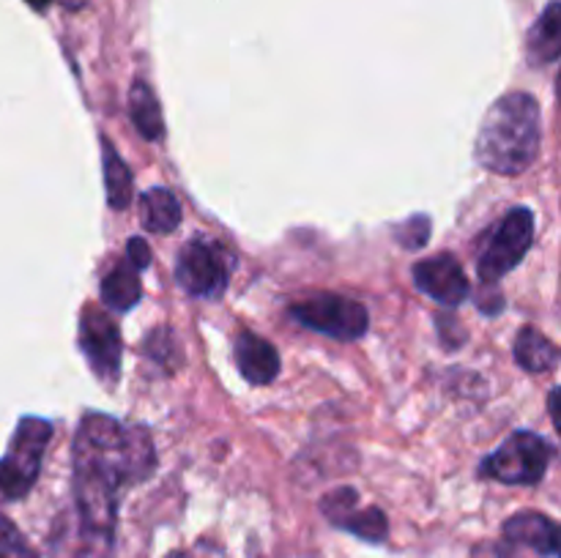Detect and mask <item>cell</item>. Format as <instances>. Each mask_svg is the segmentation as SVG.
Wrapping results in <instances>:
<instances>
[{"instance_id": "obj_8", "label": "cell", "mask_w": 561, "mask_h": 558, "mask_svg": "<svg viewBox=\"0 0 561 558\" xmlns=\"http://www.w3.org/2000/svg\"><path fill=\"white\" fill-rule=\"evenodd\" d=\"M80 348L99 377H115L121 367V334L107 315L88 306L80 321Z\"/></svg>"}, {"instance_id": "obj_19", "label": "cell", "mask_w": 561, "mask_h": 558, "mask_svg": "<svg viewBox=\"0 0 561 558\" xmlns=\"http://www.w3.org/2000/svg\"><path fill=\"white\" fill-rule=\"evenodd\" d=\"M0 558H38L22 531L0 514Z\"/></svg>"}, {"instance_id": "obj_4", "label": "cell", "mask_w": 561, "mask_h": 558, "mask_svg": "<svg viewBox=\"0 0 561 558\" xmlns=\"http://www.w3.org/2000/svg\"><path fill=\"white\" fill-rule=\"evenodd\" d=\"M553 446L537 432H513L502 446L482 463V474L504 485H537L546 476Z\"/></svg>"}, {"instance_id": "obj_5", "label": "cell", "mask_w": 561, "mask_h": 558, "mask_svg": "<svg viewBox=\"0 0 561 558\" xmlns=\"http://www.w3.org/2000/svg\"><path fill=\"white\" fill-rule=\"evenodd\" d=\"M535 241V217L529 208H513L507 217L499 222L488 239L485 249L480 257V279L485 284L499 282L504 274L513 271L529 252Z\"/></svg>"}, {"instance_id": "obj_7", "label": "cell", "mask_w": 561, "mask_h": 558, "mask_svg": "<svg viewBox=\"0 0 561 558\" xmlns=\"http://www.w3.org/2000/svg\"><path fill=\"white\" fill-rule=\"evenodd\" d=\"M230 266H233V260H230V255L222 246L206 239H195L179 252L175 279H179V284L186 293L203 295V299H217L228 288Z\"/></svg>"}, {"instance_id": "obj_10", "label": "cell", "mask_w": 561, "mask_h": 558, "mask_svg": "<svg viewBox=\"0 0 561 558\" xmlns=\"http://www.w3.org/2000/svg\"><path fill=\"white\" fill-rule=\"evenodd\" d=\"M321 507H323V514H327L334 525L351 531V534H356L359 539H367V542L387 539L389 534L387 514L376 507L356 509V490H351V487L329 492V496L323 498Z\"/></svg>"}, {"instance_id": "obj_6", "label": "cell", "mask_w": 561, "mask_h": 558, "mask_svg": "<svg viewBox=\"0 0 561 558\" xmlns=\"http://www.w3.org/2000/svg\"><path fill=\"white\" fill-rule=\"evenodd\" d=\"M290 315L301 326L321 332L334 339H359L367 334V310L354 299H345L337 293H321L312 299L296 301L290 306Z\"/></svg>"}, {"instance_id": "obj_1", "label": "cell", "mask_w": 561, "mask_h": 558, "mask_svg": "<svg viewBox=\"0 0 561 558\" xmlns=\"http://www.w3.org/2000/svg\"><path fill=\"white\" fill-rule=\"evenodd\" d=\"M157 468L153 441L142 427H124L104 414H85L75 438V498L93 534L110 536L118 492Z\"/></svg>"}, {"instance_id": "obj_22", "label": "cell", "mask_w": 561, "mask_h": 558, "mask_svg": "<svg viewBox=\"0 0 561 558\" xmlns=\"http://www.w3.org/2000/svg\"><path fill=\"white\" fill-rule=\"evenodd\" d=\"M27 3H31L33 9H44V5H47L49 0H27Z\"/></svg>"}, {"instance_id": "obj_21", "label": "cell", "mask_w": 561, "mask_h": 558, "mask_svg": "<svg viewBox=\"0 0 561 558\" xmlns=\"http://www.w3.org/2000/svg\"><path fill=\"white\" fill-rule=\"evenodd\" d=\"M126 263L135 266L137 271L151 266V246L146 244V239H131L129 244H126Z\"/></svg>"}, {"instance_id": "obj_11", "label": "cell", "mask_w": 561, "mask_h": 558, "mask_svg": "<svg viewBox=\"0 0 561 558\" xmlns=\"http://www.w3.org/2000/svg\"><path fill=\"white\" fill-rule=\"evenodd\" d=\"M233 356L244 381L255 386H266L279 375V353L261 334L241 332L233 342Z\"/></svg>"}, {"instance_id": "obj_16", "label": "cell", "mask_w": 561, "mask_h": 558, "mask_svg": "<svg viewBox=\"0 0 561 558\" xmlns=\"http://www.w3.org/2000/svg\"><path fill=\"white\" fill-rule=\"evenodd\" d=\"M142 288L137 279V268L129 263H118L113 271L104 274L102 279V299L110 310L126 312L140 301Z\"/></svg>"}, {"instance_id": "obj_13", "label": "cell", "mask_w": 561, "mask_h": 558, "mask_svg": "<svg viewBox=\"0 0 561 558\" xmlns=\"http://www.w3.org/2000/svg\"><path fill=\"white\" fill-rule=\"evenodd\" d=\"M559 3L551 0L542 11L540 20L535 22L529 33V60L535 66H548L559 58L561 53V16Z\"/></svg>"}, {"instance_id": "obj_20", "label": "cell", "mask_w": 561, "mask_h": 558, "mask_svg": "<svg viewBox=\"0 0 561 558\" xmlns=\"http://www.w3.org/2000/svg\"><path fill=\"white\" fill-rule=\"evenodd\" d=\"M427 235H431V219L427 217H414L398 228V241L405 249H422Z\"/></svg>"}, {"instance_id": "obj_18", "label": "cell", "mask_w": 561, "mask_h": 558, "mask_svg": "<svg viewBox=\"0 0 561 558\" xmlns=\"http://www.w3.org/2000/svg\"><path fill=\"white\" fill-rule=\"evenodd\" d=\"M104 146V189H107V202L110 208L121 211L131 202L135 195V181H131L129 167H126L124 159L115 153V148L107 140H102Z\"/></svg>"}, {"instance_id": "obj_23", "label": "cell", "mask_w": 561, "mask_h": 558, "mask_svg": "<svg viewBox=\"0 0 561 558\" xmlns=\"http://www.w3.org/2000/svg\"><path fill=\"white\" fill-rule=\"evenodd\" d=\"M168 558H186L184 553H173V556H168Z\"/></svg>"}, {"instance_id": "obj_12", "label": "cell", "mask_w": 561, "mask_h": 558, "mask_svg": "<svg viewBox=\"0 0 561 558\" xmlns=\"http://www.w3.org/2000/svg\"><path fill=\"white\" fill-rule=\"evenodd\" d=\"M504 536L513 545L531 547L540 556H559V525L540 512H520L504 523Z\"/></svg>"}, {"instance_id": "obj_9", "label": "cell", "mask_w": 561, "mask_h": 558, "mask_svg": "<svg viewBox=\"0 0 561 558\" xmlns=\"http://www.w3.org/2000/svg\"><path fill=\"white\" fill-rule=\"evenodd\" d=\"M414 284L444 306H458L469 299L471 288L463 268L453 255H436L414 266Z\"/></svg>"}, {"instance_id": "obj_17", "label": "cell", "mask_w": 561, "mask_h": 558, "mask_svg": "<svg viewBox=\"0 0 561 558\" xmlns=\"http://www.w3.org/2000/svg\"><path fill=\"white\" fill-rule=\"evenodd\" d=\"M129 115L135 120L137 131H140L146 140H159L164 131L162 120V107L157 102V93L151 91V85L142 80H137L129 91Z\"/></svg>"}, {"instance_id": "obj_14", "label": "cell", "mask_w": 561, "mask_h": 558, "mask_svg": "<svg viewBox=\"0 0 561 558\" xmlns=\"http://www.w3.org/2000/svg\"><path fill=\"white\" fill-rule=\"evenodd\" d=\"M140 222L148 233H173L181 224V206L164 186H153L140 200Z\"/></svg>"}, {"instance_id": "obj_15", "label": "cell", "mask_w": 561, "mask_h": 558, "mask_svg": "<svg viewBox=\"0 0 561 558\" xmlns=\"http://www.w3.org/2000/svg\"><path fill=\"white\" fill-rule=\"evenodd\" d=\"M515 361L529 372H548L557 367L559 350L546 334L535 332V328H520L515 337Z\"/></svg>"}, {"instance_id": "obj_3", "label": "cell", "mask_w": 561, "mask_h": 558, "mask_svg": "<svg viewBox=\"0 0 561 558\" xmlns=\"http://www.w3.org/2000/svg\"><path fill=\"white\" fill-rule=\"evenodd\" d=\"M53 438V425L38 416H25L11 435L9 452L0 460V501H20L36 485L42 457Z\"/></svg>"}, {"instance_id": "obj_2", "label": "cell", "mask_w": 561, "mask_h": 558, "mask_svg": "<svg viewBox=\"0 0 561 558\" xmlns=\"http://www.w3.org/2000/svg\"><path fill=\"white\" fill-rule=\"evenodd\" d=\"M540 104L529 93H507L491 104L477 135V162L499 175H518L540 153Z\"/></svg>"}]
</instances>
